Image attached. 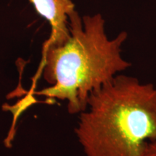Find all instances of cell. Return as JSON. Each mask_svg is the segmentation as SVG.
Returning <instances> with one entry per match:
<instances>
[{
    "instance_id": "obj_1",
    "label": "cell",
    "mask_w": 156,
    "mask_h": 156,
    "mask_svg": "<svg viewBox=\"0 0 156 156\" xmlns=\"http://www.w3.org/2000/svg\"><path fill=\"white\" fill-rule=\"evenodd\" d=\"M69 36L58 45L44 46L42 74L50 86L36 94L67 102L69 114L87 108L91 93L131 67L122 55L127 33L108 38L101 14L69 15Z\"/></svg>"
},
{
    "instance_id": "obj_2",
    "label": "cell",
    "mask_w": 156,
    "mask_h": 156,
    "mask_svg": "<svg viewBox=\"0 0 156 156\" xmlns=\"http://www.w3.org/2000/svg\"><path fill=\"white\" fill-rule=\"evenodd\" d=\"M86 156H143L156 140V87L116 75L91 93L75 128Z\"/></svg>"
},
{
    "instance_id": "obj_3",
    "label": "cell",
    "mask_w": 156,
    "mask_h": 156,
    "mask_svg": "<svg viewBox=\"0 0 156 156\" xmlns=\"http://www.w3.org/2000/svg\"><path fill=\"white\" fill-rule=\"evenodd\" d=\"M36 11L49 23L51 35L44 46L62 44L69 36V15L75 10L72 0H30Z\"/></svg>"
},
{
    "instance_id": "obj_4",
    "label": "cell",
    "mask_w": 156,
    "mask_h": 156,
    "mask_svg": "<svg viewBox=\"0 0 156 156\" xmlns=\"http://www.w3.org/2000/svg\"><path fill=\"white\" fill-rule=\"evenodd\" d=\"M143 156H156V140L148 144Z\"/></svg>"
}]
</instances>
